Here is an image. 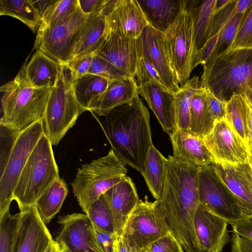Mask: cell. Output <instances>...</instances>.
I'll list each match as a JSON object with an SVG mask.
<instances>
[{
    "mask_svg": "<svg viewBox=\"0 0 252 252\" xmlns=\"http://www.w3.org/2000/svg\"><path fill=\"white\" fill-rule=\"evenodd\" d=\"M200 168L169 156L163 189L156 200L171 233L185 252H202L194 226L200 203Z\"/></svg>",
    "mask_w": 252,
    "mask_h": 252,
    "instance_id": "6da1fadb",
    "label": "cell"
},
{
    "mask_svg": "<svg viewBox=\"0 0 252 252\" xmlns=\"http://www.w3.org/2000/svg\"><path fill=\"white\" fill-rule=\"evenodd\" d=\"M100 124L116 156L142 174L153 143L150 113L139 95L112 109Z\"/></svg>",
    "mask_w": 252,
    "mask_h": 252,
    "instance_id": "7a4b0ae2",
    "label": "cell"
},
{
    "mask_svg": "<svg viewBox=\"0 0 252 252\" xmlns=\"http://www.w3.org/2000/svg\"><path fill=\"white\" fill-rule=\"evenodd\" d=\"M52 89H39L26 79L24 65L14 78L0 87V125L21 132L42 120Z\"/></svg>",
    "mask_w": 252,
    "mask_h": 252,
    "instance_id": "3957f363",
    "label": "cell"
},
{
    "mask_svg": "<svg viewBox=\"0 0 252 252\" xmlns=\"http://www.w3.org/2000/svg\"><path fill=\"white\" fill-rule=\"evenodd\" d=\"M201 86L227 102L234 94L252 84V50L220 54L203 65Z\"/></svg>",
    "mask_w": 252,
    "mask_h": 252,
    "instance_id": "277c9868",
    "label": "cell"
},
{
    "mask_svg": "<svg viewBox=\"0 0 252 252\" xmlns=\"http://www.w3.org/2000/svg\"><path fill=\"white\" fill-rule=\"evenodd\" d=\"M60 177L52 145L44 133L31 153L14 190L13 200L20 211L35 205L46 189Z\"/></svg>",
    "mask_w": 252,
    "mask_h": 252,
    "instance_id": "5b68a950",
    "label": "cell"
},
{
    "mask_svg": "<svg viewBox=\"0 0 252 252\" xmlns=\"http://www.w3.org/2000/svg\"><path fill=\"white\" fill-rule=\"evenodd\" d=\"M127 169L111 149L107 155L78 168L71 183L73 193L83 212L107 190L122 181Z\"/></svg>",
    "mask_w": 252,
    "mask_h": 252,
    "instance_id": "8992f818",
    "label": "cell"
},
{
    "mask_svg": "<svg viewBox=\"0 0 252 252\" xmlns=\"http://www.w3.org/2000/svg\"><path fill=\"white\" fill-rule=\"evenodd\" d=\"M74 77L67 65H62L58 79L52 88L42 119L44 133L56 146L86 110L75 97Z\"/></svg>",
    "mask_w": 252,
    "mask_h": 252,
    "instance_id": "52a82bcc",
    "label": "cell"
},
{
    "mask_svg": "<svg viewBox=\"0 0 252 252\" xmlns=\"http://www.w3.org/2000/svg\"><path fill=\"white\" fill-rule=\"evenodd\" d=\"M87 15L80 9L54 25L39 27L33 49L39 50L61 65L71 60L73 51Z\"/></svg>",
    "mask_w": 252,
    "mask_h": 252,
    "instance_id": "ba28073f",
    "label": "cell"
},
{
    "mask_svg": "<svg viewBox=\"0 0 252 252\" xmlns=\"http://www.w3.org/2000/svg\"><path fill=\"white\" fill-rule=\"evenodd\" d=\"M44 133L42 120L21 131L3 168L0 170V218L9 210L20 174L34 147Z\"/></svg>",
    "mask_w": 252,
    "mask_h": 252,
    "instance_id": "9c48e42d",
    "label": "cell"
},
{
    "mask_svg": "<svg viewBox=\"0 0 252 252\" xmlns=\"http://www.w3.org/2000/svg\"><path fill=\"white\" fill-rule=\"evenodd\" d=\"M171 232L156 200L140 199L128 216L121 235L137 252Z\"/></svg>",
    "mask_w": 252,
    "mask_h": 252,
    "instance_id": "30bf717a",
    "label": "cell"
},
{
    "mask_svg": "<svg viewBox=\"0 0 252 252\" xmlns=\"http://www.w3.org/2000/svg\"><path fill=\"white\" fill-rule=\"evenodd\" d=\"M200 203L228 223L249 215L218 176L213 164L201 167L199 173Z\"/></svg>",
    "mask_w": 252,
    "mask_h": 252,
    "instance_id": "8fae6325",
    "label": "cell"
},
{
    "mask_svg": "<svg viewBox=\"0 0 252 252\" xmlns=\"http://www.w3.org/2000/svg\"><path fill=\"white\" fill-rule=\"evenodd\" d=\"M164 34L172 65L182 87L190 79L197 53L192 20L185 6Z\"/></svg>",
    "mask_w": 252,
    "mask_h": 252,
    "instance_id": "7c38bea8",
    "label": "cell"
},
{
    "mask_svg": "<svg viewBox=\"0 0 252 252\" xmlns=\"http://www.w3.org/2000/svg\"><path fill=\"white\" fill-rule=\"evenodd\" d=\"M139 55L147 59L158 72L163 86L174 94L180 89L166 45L164 33L149 25L137 38Z\"/></svg>",
    "mask_w": 252,
    "mask_h": 252,
    "instance_id": "4fadbf2b",
    "label": "cell"
},
{
    "mask_svg": "<svg viewBox=\"0 0 252 252\" xmlns=\"http://www.w3.org/2000/svg\"><path fill=\"white\" fill-rule=\"evenodd\" d=\"M106 32L138 38L148 23L137 0H106L102 8Z\"/></svg>",
    "mask_w": 252,
    "mask_h": 252,
    "instance_id": "5bb4252c",
    "label": "cell"
},
{
    "mask_svg": "<svg viewBox=\"0 0 252 252\" xmlns=\"http://www.w3.org/2000/svg\"><path fill=\"white\" fill-rule=\"evenodd\" d=\"M203 140L215 163H249L247 145L225 119L215 121L212 131Z\"/></svg>",
    "mask_w": 252,
    "mask_h": 252,
    "instance_id": "9a60e30c",
    "label": "cell"
},
{
    "mask_svg": "<svg viewBox=\"0 0 252 252\" xmlns=\"http://www.w3.org/2000/svg\"><path fill=\"white\" fill-rule=\"evenodd\" d=\"M252 5V0H234L219 12L216 13L208 32L203 46L195 56L194 67L205 65L223 52V41L226 27L238 14L246 12Z\"/></svg>",
    "mask_w": 252,
    "mask_h": 252,
    "instance_id": "2e32d148",
    "label": "cell"
},
{
    "mask_svg": "<svg viewBox=\"0 0 252 252\" xmlns=\"http://www.w3.org/2000/svg\"><path fill=\"white\" fill-rule=\"evenodd\" d=\"M61 230L55 241L67 252H101L91 228V221L85 213H74L60 217Z\"/></svg>",
    "mask_w": 252,
    "mask_h": 252,
    "instance_id": "e0dca14e",
    "label": "cell"
},
{
    "mask_svg": "<svg viewBox=\"0 0 252 252\" xmlns=\"http://www.w3.org/2000/svg\"><path fill=\"white\" fill-rule=\"evenodd\" d=\"M20 212L21 218L15 252H45L54 240L35 205Z\"/></svg>",
    "mask_w": 252,
    "mask_h": 252,
    "instance_id": "ac0fdd59",
    "label": "cell"
},
{
    "mask_svg": "<svg viewBox=\"0 0 252 252\" xmlns=\"http://www.w3.org/2000/svg\"><path fill=\"white\" fill-rule=\"evenodd\" d=\"M228 222L199 203L194 226L202 252H221L229 242Z\"/></svg>",
    "mask_w": 252,
    "mask_h": 252,
    "instance_id": "d6986e66",
    "label": "cell"
},
{
    "mask_svg": "<svg viewBox=\"0 0 252 252\" xmlns=\"http://www.w3.org/2000/svg\"><path fill=\"white\" fill-rule=\"evenodd\" d=\"M94 55L104 58L135 78L139 56L137 38L107 32L104 41Z\"/></svg>",
    "mask_w": 252,
    "mask_h": 252,
    "instance_id": "ffe728a7",
    "label": "cell"
},
{
    "mask_svg": "<svg viewBox=\"0 0 252 252\" xmlns=\"http://www.w3.org/2000/svg\"><path fill=\"white\" fill-rule=\"evenodd\" d=\"M138 93L145 99L163 130L170 136L177 129L174 94L154 80L138 86Z\"/></svg>",
    "mask_w": 252,
    "mask_h": 252,
    "instance_id": "44dd1931",
    "label": "cell"
},
{
    "mask_svg": "<svg viewBox=\"0 0 252 252\" xmlns=\"http://www.w3.org/2000/svg\"><path fill=\"white\" fill-rule=\"evenodd\" d=\"M109 210L114 232L118 236L122 233L127 218L140 199L131 179H124L103 194Z\"/></svg>",
    "mask_w": 252,
    "mask_h": 252,
    "instance_id": "7402d4cb",
    "label": "cell"
},
{
    "mask_svg": "<svg viewBox=\"0 0 252 252\" xmlns=\"http://www.w3.org/2000/svg\"><path fill=\"white\" fill-rule=\"evenodd\" d=\"M222 181L252 215V170L249 163L236 165L214 163Z\"/></svg>",
    "mask_w": 252,
    "mask_h": 252,
    "instance_id": "603a6c76",
    "label": "cell"
},
{
    "mask_svg": "<svg viewBox=\"0 0 252 252\" xmlns=\"http://www.w3.org/2000/svg\"><path fill=\"white\" fill-rule=\"evenodd\" d=\"M173 156L187 164L203 167L215 163L204 140L188 130L176 129L170 136Z\"/></svg>",
    "mask_w": 252,
    "mask_h": 252,
    "instance_id": "cb8c5ba5",
    "label": "cell"
},
{
    "mask_svg": "<svg viewBox=\"0 0 252 252\" xmlns=\"http://www.w3.org/2000/svg\"><path fill=\"white\" fill-rule=\"evenodd\" d=\"M103 6L87 15L74 47L70 61L87 55H94L104 41L106 19L102 11Z\"/></svg>",
    "mask_w": 252,
    "mask_h": 252,
    "instance_id": "d4e9b609",
    "label": "cell"
},
{
    "mask_svg": "<svg viewBox=\"0 0 252 252\" xmlns=\"http://www.w3.org/2000/svg\"><path fill=\"white\" fill-rule=\"evenodd\" d=\"M148 25L164 32L185 6V0H137Z\"/></svg>",
    "mask_w": 252,
    "mask_h": 252,
    "instance_id": "484cf974",
    "label": "cell"
},
{
    "mask_svg": "<svg viewBox=\"0 0 252 252\" xmlns=\"http://www.w3.org/2000/svg\"><path fill=\"white\" fill-rule=\"evenodd\" d=\"M23 64L27 81L39 89H52L55 86L62 65L39 50L28 63L26 61Z\"/></svg>",
    "mask_w": 252,
    "mask_h": 252,
    "instance_id": "4316f807",
    "label": "cell"
},
{
    "mask_svg": "<svg viewBox=\"0 0 252 252\" xmlns=\"http://www.w3.org/2000/svg\"><path fill=\"white\" fill-rule=\"evenodd\" d=\"M138 95V85L134 77H126L109 81L94 112L99 116L104 117L115 108L131 102Z\"/></svg>",
    "mask_w": 252,
    "mask_h": 252,
    "instance_id": "83f0119b",
    "label": "cell"
},
{
    "mask_svg": "<svg viewBox=\"0 0 252 252\" xmlns=\"http://www.w3.org/2000/svg\"><path fill=\"white\" fill-rule=\"evenodd\" d=\"M217 2L218 0H185V9L192 20L197 52L206 41L209 28L216 12Z\"/></svg>",
    "mask_w": 252,
    "mask_h": 252,
    "instance_id": "f1b7e54d",
    "label": "cell"
},
{
    "mask_svg": "<svg viewBox=\"0 0 252 252\" xmlns=\"http://www.w3.org/2000/svg\"><path fill=\"white\" fill-rule=\"evenodd\" d=\"M109 80L89 73L76 78L73 88L77 100L86 111L94 112L105 92Z\"/></svg>",
    "mask_w": 252,
    "mask_h": 252,
    "instance_id": "f546056e",
    "label": "cell"
},
{
    "mask_svg": "<svg viewBox=\"0 0 252 252\" xmlns=\"http://www.w3.org/2000/svg\"><path fill=\"white\" fill-rule=\"evenodd\" d=\"M68 194V188L60 177L43 192L35 204L38 213L45 224H48L60 211Z\"/></svg>",
    "mask_w": 252,
    "mask_h": 252,
    "instance_id": "4dcf8cb0",
    "label": "cell"
},
{
    "mask_svg": "<svg viewBox=\"0 0 252 252\" xmlns=\"http://www.w3.org/2000/svg\"><path fill=\"white\" fill-rule=\"evenodd\" d=\"M167 158L152 145L147 154L142 174L153 197L158 200L162 192Z\"/></svg>",
    "mask_w": 252,
    "mask_h": 252,
    "instance_id": "1f68e13d",
    "label": "cell"
},
{
    "mask_svg": "<svg viewBox=\"0 0 252 252\" xmlns=\"http://www.w3.org/2000/svg\"><path fill=\"white\" fill-rule=\"evenodd\" d=\"M205 88H201L191 98L189 131L204 139L212 131L215 121L210 115L205 99Z\"/></svg>",
    "mask_w": 252,
    "mask_h": 252,
    "instance_id": "d6a6232c",
    "label": "cell"
},
{
    "mask_svg": "<svg viewBox=\"0 0 252 252\" xmlns=\"http://www.w3.org/2000/svg\"><path fill=\"white\" fill-rule=\"evenodd\" d=\"M225 120L247 145L250 139L248 127V105L243 94H234L227 101Z\"/></svg>",
    "mask_w": 252,
    "mask_h": 252,
    "instance_id": "836d02e7",
    "label": "cell"
},
{
    "mask_svg": "<svg viewBox=\"0 0 252 252\" xmlns=\"http://www.w3.org/2000/svg\"><path fill=\"white\" fill-rule=\"evenodd\" d=\"M201 87L199 77L193 76L174 94L177 129L189 130L191 98Z\"/></svg>",
    "mask_w": 252,
    "mask_h": 252,
    "instance_id": "e575fe53",
    "label": "cell"
},
{
    "mask_svg": "<svg viewBox=\"0 0 252 252\" xmlns=\"http://www.w3.org/2000/svg\"><path fill=\"white\" fill-rule=\"evenodd\" d=\"M0 15L14 17L33 32L37 31L41 19L30 0H0Z\"/></svg>",
    "mask_w": 252,
    "mask_h": 252,
    "instance_id": "d590c367",
    "label": "cell"
},
{
    "mask_svg": "<svg viewBox=\"0 0 252 252\" xmlns=\"http://www.w3.org/2000/svg\"><path fill=\"white\" fill-rule=\"evenodd\" d=\"M21 213L12 215L9 210L0 218V252H15Z\"/></svg>",
    "mask_w": 252,
    "mask_h": 252,
    "instance_id": "8d00e7d4",
    "label": "cell"
},
{
    "mask_svg": "<svg viewBox=\"0 0 252 252\" xmlns=\"http://www.w3.org/2000/svg\"><path fill=\"white\" fill-rule=\"evenodd\" d=\"M78 6V0H57L42 17L39 27L58 23L72 14Z\"/></svg>",
    "mask_w": 252,
    "mask_h": 252,
    "instance_id": "74e56055",
    "label": "cell"
},
{
    "mask_svg": "<svg viewBox=\"0 0 252 252\" xmlns=\"http://www.w3.org/2000/svg\"><path fill=\"white\" fill-rule=\"evenodd\" d=\"M241 50H252V5L246 12L231 44L221 54Z\"/></svg>",
    "mask_w": 252,
    "mask_h": 252,
    "instance_id": "f35d334b",
    "label": "cell"
},
{
    "mask_svg": "<svg viewBox=\"0 0 252 252\" xmlns=\"http://www.w3.org/2000/svg\"><path fill=\"white\" fill-rule=\"evenodd\" d=\"M87 215L98 227L115 233L111 216L103 194L93 204Z\"/></svg>",
    "mask_w": 252,
    "mask_h": 252,
    "instance_id": "ab89813d",
    "label": "cell"
},
{
    "mask_svg": "<svg viewBox=\"0 0 252 252\" xmlns=\"http://www.w3.org/2000/svg\"><path fill=\"white\" fill-rule=\"evenodd\" d=\"M88 73L100 76L109 81L131 76L110 62L96 55H94Z\"/></svg>",
    "mask_w": 252,
    "mask_h": 252,
    "instance_id": "60d3db41",
    "label": "cell"
},
{
    "mask_svg": "<svg viewBox=\"0 0 252 252\" xmlns=\"http://www.w3.org/2000/svg\"><path fill=\"white\" fill-rule=\"evenodd\" d=\"M135 79L138 86L152 80H154L163 85L156 69L147 59L141 55L139 56Z\"/></svg>",
    "mask_w": 252,
    "mask_h": 252,
    "instance_id": "b9f144b4",
    "label": "cell"
},
{
    "mask_svg": "<svg viewBox=\"0 0 252 252\" xmlns=\"http://www.w3.org/2000/svg\"><path fill=\"white\" fill-rule=\"evenodd\" d=\"M0 127V170H1L4 166L21 132L15 131L1 125Z\"/></svg>",
    "mask_w": 252,
    "mask_h": 252,
    "instance_id": "7bdbcfd3",
    "label": "cell"
},
{
    "mask_svg": "<svg viewBox=\"0 0 252 252\" xmlns=\"http://www.w3.org/2000/svg\"><path fill=\"white\" fill-rule=\"evenodd\" d=\"M141 252H185V251L171 232H169L149 244Z\"/></svg>",
    "mask_w": 252,
    "mask_h": 252,
    "instance_id": "ee69618b",
    "label": "cell"
},
{
    "mask_svg": "<svg viewBox=\"0 0 252 252\" xmlns=\"http://www.w3.org/2000/svg\"><path fill=\"white\" fill-rule=\"evenodd\" d=\"M91 228L101 252H117L118 236L103 230L91 221Z\"/></svg>",
    "mask_w": 252,
    "mask_h": 252,
    "instance_id": "f6af8a7d",
    "label": "cell"
},
{
    "mask_svg": "<svg viewBox=\"0 0 252 252\" xmlns=\"http://www.w3.org/2000/svg\"><path fill=\"white\" fill-rule=\"evenodd\" d=\"M205 99L208 111L214 121L225 119L226 101L217 98L205 89Z\"/></svg>",
    "mask_w": 252,
    "mask_h": 252,
    "instance_id": "bcb514c9",
    "label": "cell"
},
{
    "mask_svg": "<svg viewBox=\"0 0 252 252\" xmlns=\"http://www.w3.org/2000/svg\"><path fill=\"white\" fill-rule=\"evenodd\" d=\"M94 55L92 54L82 57L71 61L66 64L71 70L75 79L88 72Z\"/></svg>",
    "mask_w": 252,
    "mask_h": 252,
    "instance_id": "7dc6e473",
    "label": "cell"
},
{
    "mask_svg": "<svg viewBox=\"0 0 252 252\" xmlns=\"http://www.w3.org/2000/svg\"><path fill=\"white\" fill-rule=\"evenodd\" d=\"M229 224L232 226L233 232L252 241V215Z\"/></svg>",
    "mask_w": 252,
    "mask_h": 252,
    "instance_id": "c3c4849f",
    "label": "cell"
},
{
    "mask_svg": "<svg viewBox=\"0 0 252 252\" xmlns=\"http://www.w3.org/2000/svg\"><path fill=\"white\" fill-rule=\"evenodd\" d=\"M231 252H252V241L233 231Z\"/></svg>",
    "mask_w": 252,
    "mask_h": 252,
    "instance_id": "681fc988",
    "label": "cell"
},
{
    "mask_svg": "<svg viewBox=\"0 0 252 252\" xmlns=\"http://www.w3.org/2000/svg\"><path fill=\"white\" fill-rule=\"evenodd\" d=\"M106 0H78L81 10L88 15L100 9Z\"/></svg>",
    "mask_w": 252,
    "mask_h": 252,
    "instance_id": "f907efd6",
    "label": "cell"
},
{
    "mask_svg": "<svg viewBox=\"0 0 252 252\" xmlns=\"http://www.w3.org/2000/svg\"><path fill=\"white\" fill-rule=\"evenodd\" d=\"M40 19L57 0H30Z\"/></svg>",
    "mask_w": 252,
    "mask_h": 252,
    "instance_id": "816d5d0a",
    "label": "cell"
},
{
    "mask_svg": "<svg viewBox=\"0 0 252 252\" xmlns=\"http://www.w3.org/2000/svg\"><path fill=\"white\" fill-rule=\"evenodd\" d=\"M117 252H137L124 239L122 235L118 236Z\"/></svg>",
    "mask_w": 252,
    "mask_h": 252,
    "instance_id": "f5cc1de1",
    "label": "cell"
},
{
    "mask_svg": "<svg viewBox=\"0 0 252 252\" xmlns=\"http://www.w3.org/2000/svg\"><path fill=\"white\" fill-rule=\"evenodd\" d=\"M45 252H67L65 247L61 243L54 240L52 243Z\"/></svg>",
    "mask_w": 252,
    "mask_h": 252,
    "instance_id": "db71d44e",
    "label": "cell"
},
{
    "mask_svg": "<svg viewBox=\"0 0 252 252\" xmlns=\"http://www.w3.org/2000/svg\"><path fill=\"white\" fill-rule=\"evenodd\" d=\"M243 94L252 106V84L248 85L241 90L239 93Z\"/></svg>",
    "mask_w": 252,
    "mask_h": 252,
    "instance_id": "11a10c76",
    "label": "cell"
},
{
    "mask_svg": "<svg viewBox=\"0 0 252 252\" xmlns=\"http://www.w3.org/2000/svg\"><path fill=\"white\" fill-rule=\"evenodd\" d=\"M246 99L248 105V127L249 129L250 138H252V106L247 98Z\"/></svg>",
    "mask_w": 252,
    "mask_h": 252,
    "instance_id": "9f6ffc18",
    "label": "cell"
},
{
    "mask_svg": "<svg viewBox=\"0 0 252 252\" xmlns=\"http://www.w3.org/2000/svg\"><path fill=\"white\" fill-rule=\"evenodd\" d=\"M249 163L252 169V138H250L247 145Z\"/></svg>",
    "mask_w": 252,
    "mask_h": 252,
    "instance_id": "6f0895ef",
    "label": "cell"
},
{
    "mask_svg": "<svg viewBox=\"0 0 252 252\" xmlns=\"http://www.w3.org/2000/svg\"></svg>",
    "mask_w": 252,
    "mask_h": 252,
    "instance_id": "680465c9",
    "label": "cell"
}]
</instances>
